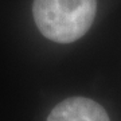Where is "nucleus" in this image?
<instances>
[{
    "instance_id": "obj_1",
    "label": "nucleus",
    "mask_w": 121,
    "mask_h": 121,
    "mask_svg": "<svg viewBox=\"0 0 121 121\" xmlns=\"http://www.w3.org/2000/svg\"><path fill=\"white\" fill-rule=\"evenodd\" d=\"M95 0H34L32 15L39 31L56 43H71L90 28Z\"/></svg>"
},
{
    "instance_id": "obj_2",
    "label": "nucleus",
    "mask_w": 121,
    "mask_h": 121,
    "mask_svg": "<svg viewBox=\"0 0 121 121\" xmlns=\"http://www.w3.org/2000/svg\"><path fill=\"white\" fill-rule=\"evenodd\" d=\"M47 121H110L105 109L85 97H71L56 105Z\"/></svg>"
}]
</instances>
